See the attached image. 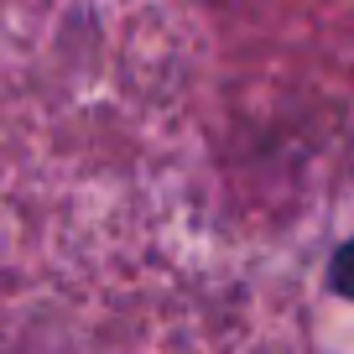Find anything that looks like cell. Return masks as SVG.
Returning a JSON list of instances; mask_svg holds the SVG:
<instances>
[{
    "label": "cell",
    "mask_w": 354,
    "mask_h": 354,
    "mask_svg": "<svg viewBox=\"0 0 354 354\" xmlns=\"http://www.w3.org/2000/svg\"><path fill=\"white\" fill-rule=\"evenodd\" d=\"M328 287L339 292V297H349V302H354V240H349V245H339V255L328 261Z\"/></svg>",
    "instance_id": "obj_1"
}]
</instances>
